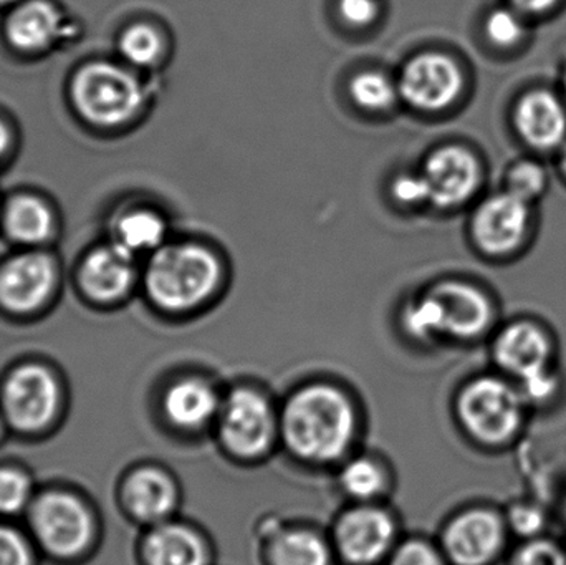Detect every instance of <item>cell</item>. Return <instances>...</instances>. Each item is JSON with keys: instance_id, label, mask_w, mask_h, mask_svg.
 I'll list each match as a JSON object with an SVG mask.
<instances>
[{"instance_id": "6da1fadb", "label": "cell", "mask_w": 566, "mask_h": 565, "mask_svg": "<svg viewBox=\"0 0 566 565\" xmlns=\"http://www.w3.org/2000/svg\"><path fill=\"white\" fill-rule=\"evenodd\" d=\"M290 447L306 460L329 461L342 457L353 437V410L335 388L316 387L300 391L285 414Z\"/></svg>"}, {"instance_id": "7a4b0ae2", "label": "cell", "mask_w": 566, "mask_h": 565, "mask_svg": "<svg viewBox=\"0 0 566 565\" xmlns=\"http://www.w3.org/2000/svg\"><path fill=\"white\" fill-rule=\"evenodd\" d=\"M221 278L218 259L198 244L158 249L146 271L149 297L171 312L198 307L216 291Z\"/></svg>"}, {"instance_id": "3957f363", "label": "cell", "mask_w": 566, "mask_h": 565, "mask_svg": "<svg viewBox=\"0 0 566 565\" xmlns=\"http://www.w3.org/2000/svg\"><path fill=\"white\" fill-rule=\"evenodd\" d=\"M73 96L82 115L102 126L122 125L143 103L135 76L109 63H92L76 75Z\"/></svg>"}, {"instance_id": "277c9868", "label": "cell", "mask_w": 566, "mask_h": 565, "mask_svg": "<svg viewBox=\"0 0 566 565\" xmlns=\"http://www.w3.org/2000/svg\"><path fill=\"white\" fill-rule=\"evenodd\" d=\"M459 415L478 440L501 444L517 433L524 408L511 385L499 378H479L461 395Z\"/></svg>"}, {"instance_id": "5b68a950", "label": "cell", "mask_w": 566, "mask_h": 565, "mask_svg": "<svg viewBox=\"0 0 566 565\" xmlns=\"http://www.w3.org/2000/svg\"><path fill=\"white\" fill-rule=\"evenodd\" d=\"M495 358L504 370L521 378L528 397H547L554 390L548 374L552 347L547 335L534 324H514L505 328L495 342Z\"/></svg>"}, {"instance_id": "8992f818", "label": "cell", "mask_w": 566, "mask_h": 565, "mask_svg": "<svg viewBox=\"0 0 566 565\" xmlns=\"http://www.w3.org/2000/svg\"><path fill=\"white\" fill-rule=\"evenodd\" d=\"M32 521L40 543L59 556L78 554L92 536L88 511L66 494L43 496L33 508Z\"/></svg>"}, {"instance_id": "52a82bcc", "label": "cell", "mask_w": 566, "mask_h": 565, "mask_svg": "<svg viewBox=\"0 0 566 565\" xmlns=\"http://www.w3.org/2000/svg\"><path fill=\"white\" fill-rule=\"evenodd\" d=\"M461 86V70L451 59L439 53H424L402 70L399 92L415 108L438 112L458 98Z\"/></svg>"}, {"instance_id": "ba28073f", "label": "cell", "mask_w": 566, "mask_h": 565, "mask_svg": "<svg viewBox=\"0 0 566 565\" xmlns=\"http://www.w3.org/2000/svg\"><path fill=\"white\" fill-rule=\"evenodd\" d=\"M59 387L45 368L29 365L20 368L7 381V415L20 430L35 431L45 427L59 408Z\"/></svg>"}, {"instance_id": "9c48e42d", "label": "cell", "mask_w": 566, "mask_h": 565, "mask_svg": "<svg viewBox=\"0 0 566 565\" xmlns=\"http://www.w3.org/2000/svg\"><path fill=\"white\" fill-rule=\"evenodd\" d=\"M226 444L239 457L264 453L274 437V417L268 401L251 390H238L224 405L221 421Z\"/></svg>"}, {"instance_id": "30bf717a", "label": "cell", "mask_w": 566, "mask_h": 565, "mask_svg": "<svg viewBox=\"0 0 566 565\" xmlns=\"http://www.w3.org/2000/svg\"><path fill=\"white\" fill-rule=\"evenodd\" d=\"M505 541L501 517L492 511H469L449 526L444 544L449 557L458 565L491 563Z\"/></svg>"}, {"instance_id": "8fae6325", "label": "cell", "mask_w": 566, "mask_h": 565, "mask_svg": "<svg viewBox=\"0 0 566 565\" xmlns=\"http://www.w3.org/2000/svg\"><path fill=\"white\" fill-rule=\"evenodd\" d=\"M429 201L439 208L461 205L478 188L479 165L474 156L458 146L438 149L424 165Z\"/></svg>"}, {"instance_id": "7c38bea8", "label": "cell", "mask_w": 566, "mask_h": 565, "mask_svg": "<svg viewBox=\"0 0 566 565\" xmlns=\"http://www.w3.org/2000/svg\"><path fill=\"white\" fill-rule=\"evenodd\" d=\"M528 222V202L512 192L494 196L478 209L472 222L475 241L491 254L517 248Z\"/></svg>"}, {"instance_id": "4fadbf2b", "label": "cell", "mask_w": 566, "mask_h": 565, "mask_svg": "<svg viewBox=\"0 0 566 565\" xmlns=\"http://www.w3.org/2000/svg\"><path fill=\"white\" fill-rule=\"evenodd\" d=\"M53 272L49 258L40 254L20 255L0 274V301L15 312L39 307L52 291Z\"/></svg>"}, {"instance_id": "5bb4252c", "label": "cell", "mask_w": 566, "mask_h": 565, "mask_svg": "<svg viewBox=\"0 0 566 565\" xmlns=\"http://www.w3.org/2000/svg\"><path fill=\"white\" fill-rule=\"evenodd\" d=\"M392 523L382 511H352L338 526V543L346 559L366 564L379 559L391 544Z\"/></svg>"}, {"instance_id": "9a60e30c", "label": "cell", "mask_w": 566, "mask_h": 565, "mask_svg": "<svg viewBox=\"0 0 566 565\" xmlns=\"http://www.w3.org/2000/svg\"><path fill=\"white\" fill-rule=\"evenodd\" d=\"M442 312V334L459 338L478 337L491 321L488 299L465 284H441L431 292Z\"/></svg>"}, {"instance_id": "2e32d148", "label": "cell", "mask_w": 566, "mask_h": 565, "mask_svg": "<svg viewBox=\"0 0 566 565\" xmlns=\"http://www.w3.org/2000/svg\"><path fill=\"white\" fill-rule=\"evenodd\" d=\"M515 123L525 142L535 148H555L566 135L564 106L548 92H532L524 96L518 103Z\"/></svg>"}, {"instance_id": "e0dca14e", "label": "cell", "mask_w": 566, "mask_h": 565, "mask_svg": "<svg viewBox=\"0 0 566 565\" xmlns=\"http://www.w3.org/2000/svg\"><path fill=\"white\" fill-rule=\"evenodd\" d=\"M133 255L119 245L99 249L83 265V285L98 301L122 297L133 282Z\"/></svg>"}, {"instance_id": "ac0fdd59", "label": "cell", "mask_w": 566, "mask_h": 565, "mask_svg": "<svg viewBox=\"0 0 566 565\" xmlns=\"http://www.w3.org/2000/svg\"><path fill=\"white\" fill-rule=\"evenodd\" d=\"M62 33L60 13L50 3H25L9 22V36L17 46L25 50L46 49Z\"/></svg>"}, {"instance_id": "d6986e66", "label": "cell", "mask_w": 566, "mask_h": 565, "mask_svg": "<svg viewBox=\"0 0 566 565\" xmlns=\"http://www.w3.org/2000/svg\"><path fill=\"white\" fill-rule=\"evenodd\" d=\"M126 501L129 510L143 521L163 520L175 506V484L161 471H139L129 478Z\"/></svg>"}, {"instance_id": "ffe728a7", "label": "cell", "mask_w": 566, "mask_h": 565, "mask_svg": "<svg viewBox=\"0 0 566 565\" xmlns=\"http://www.w3.org/2000/svg\"><path fill=\"white\" fill-rule=\"evenodd\" d=\"M165 405L172 423L182 428H198L218 410V395L206 381L185 380L168 391Z\"/></svg>"}, {"instance_id": "44dd1931", "label": "cell", "mask_w": 566, "mask_h": 565, "mask_svg": "<svg viewBox=\"0 0 566 565\" xmlns=\"http://www.w3.org/2000/svg\"><path fill=\"white\" fill-rule=\"evenodd\" d=\"M146 556L151 565H205L206 550L188 527L163 526L149 536Z\"/></svg>"}, {"instance_id": "7402d4cb", "label": "cell", "mask_w": 566, "mask_h": 565, "mask_svg": "<svg viewBox=\"0 0 566 565\" xmlns=\"http://www.w3.org/2000/svg\"><path fill=\"white\" fill-rule=\"evenodd\" d=\"M166 224L161 216L151 211H135L126 215L116 226V245L128 252L153 251L165 241Z\"/></svg>"}, {"instance_id": "603a6c76", "label": "cell", "mask_w": 566, "mask_h": 565, "mask_svg": "<svg viewBox=\"0 0 566 565\" xmlns=\"http://www.w3.org/2000/svg\"><path fill=\"white\" fill-rule=\"evenodd\" d=\"M7 229L17 241L40 242L52 231V216L42 202L23 196L10 205Z\"/></svg>"}, {"instance_id": "cb8c5ba5", "label": "cell", "mask_w": 566, "mask_h": 565, "mask_svg": "<svg viewBox=\"0 0 566 565\" xmlns=\"http://www.w3.org/2000/svg\"><path fill=\"white\" fill-rule=\"evenodd\" d=\"M277 565H328L325 544L310 533H290L275 543Z\"/></svg>"}, {"instance_id": "d4e9b609", "label": "cell", "mask_w": 566, "mask_h": 565, "mask_svg": "<svg viewBox=\"0 0 566 565\" xmlns=\"http://www.w3.org/2000/svg\"><path fill=\"white\" fill-rule=\"evenodd\" d=\"M355 103L361 108L379 112V109L389 108L395 103L396 88L388 76L378 72L359 73L353 79L349 86Z\"/></svg>"}, {"instance_id": "484cf974", "label": "cell", "mask_w": 566, "mask_h": 565, "mask_svg": "<svg viewBox=\"0 0 566 565\" xmlns=\"http://www.w3.org/2000/svg\"><path fill=\"white\" fill-rule=\"evenodd\" d=\"M123 55L136 65H151L161 56L163 39L153 27L135 25L126 30L119 43Z\"/></svg>"}, {"instance_id": "4316f807", "label": "cell", "mask_w": 566, "mask_h": 565, "mask_svg": "<svg viewBox=\"0 0 566 565\" xmlns=\"http://www.w3.org/2000/svg\"><path fill=\"white\" fill-rule=\"evenodd\" d=\"M405 325L415 337L442 334V312L438 299L429 294L406 311Z\"/></svg>"}, {"instance_id": "83f0119b", "label": "cell", "mask_w": 566, "mask_h": 565, "mask_svg": "<svg viewBox=\"0 0 566 565\" xmlns=\"http://www.w3.org/2000/svg\"><path fill=\"white\" fill-rule=\"evenodd\" d=\"M342 483L353 496L371 498L381 490L382 474L371 461L356 460L343 471Z\"/></svg>"}, {"instance_id": "f1b7e54d", "label": "cell", "mask_w": 566, "mask_h": 565, "mask_svg": "<svg viewBox=\"0 0 566 565\" xmlns=\"http://www.w3.org/2000/svg\"><path fill=\"white\" fill-rule=\"evenodd\" d=\"M545 181L547 176L541 165L534 161H522L509 172V192L528 202L542 195Z\"/></svg>"}, {"instance_id": "f546056e", "label": "cell", "mask_w": 566, "mask_h": 565, "mask_svg": "<svg viewBox=\"0 0 566 565\" xmlns=\"http://www.w3.org/2000/svg\"><path fill=\"white\" fill-rule=\"evenodd\" d=\"M30 496V483L17 471H0V511L17 513L25 506Z\"/></svg>"}, {"instance_id": "4dcf8cb0", "label": "cell", "mask_w": 566, "mask_h": 565, "mask_svg": "<svg viewBox=\"0 0 566 565\" xmlns=\"http://www.w3.org/2000/svg\"><path fill=\"white\" fill-rule=\"evenodd\" d=\"M512 565H566V556L557 544L537 540L522 546Z\"/></svg>"}, {"instance_id": "1f68e13d", "label": "cell", "mask_w": 566, "mask_h": 565, "mask_svg": "<svg viewBox=\"0 0 566 565\" xmlns=\"http://www.w3.org/2000/svg\"><path fill=\"white\" fill-rule=\"evenodd\" d=\"M485 29H488V35L491 36L492 42L499 43V45H511L522 36L521 19L511 10H494L489 15Z\"/></svg>"}, {"instance_id": "d6a6232c", "label": "cell", "mask_w": 566, "mask_h": 565, "mask_svg": "<svg viewBox=\"0 0 566 565\" xmlns=\"http://www.w3.org/2000/svg\"><path fill=\"white\" fill-rule=\"evenodd\" d=\"M392 196L402 205H421L429 201V189L422 175H402L392 185Z\"/></svg>"}, {"instance_id": "836d02e7", "label": "cell", "mask_w": 566, "mask_h": 565, "mask_svg": "<svg viewBox=\"0 0 566 565\" xmlns=\"http://www.w3.org/2000/svg\"><path fill=\"white\" fill-rule=\"evenodd\" d=\"M30 551L15 531L0 527V565H30Z\"/></svg>"}, {"instance_id": "e575fe53", "label": "cell", "mask_w": 566, "mask_h": 565, "mask_svg": "<svg viewBox=\"0 0 566 565\" xmlns=\"http://www.w3.org/2000/svg\"><path fill=\"white\" fill-rule=\"evenodd\" d=\"M338 12L352 25H368L379 12L378 0H338Z\"/></svg>"}, {"instance_id": "d590c367", "label": "cell", "mask_w": 566, "mask_h": 565, "mask_svg": "<svg viewBox=\"0 0 566 565\" xmlns=\"http://www.w3.org/2000/svg\"><path fill=\"white\" fill-rule=\"evenodd\" d=\"M392 565H444L441 557L421 543H409L396 554Z\"/></svg>"}, {"instance_id": "8d00e7d4", "label": "cell", "mask_w": 566, "mask_h": 565, "mask_svg": "<svg viewBox=\"0 0 566 565\" xmlns=\"http://www.w3.org/2000/svg\"><path fill=\"white\" fill-rule=\"evenodd\" d=\"M511 524L522 536H534L544 526V517L535 508L517 506L511 511Z\"/></svg>"}, {"instance_id": "74e56055", "label": "cell", "mask_w": 566, "mask_h": 565, "mask_svg": "<svg viewBox=\"0 0 566 565\" xmlns=\"http://www.w3.org/2000/svg\"><path fill=\"white\" fill-rule=\"evenodd\" d=\"M522 9L531 10V12H538V10L548 9L555 0H514Z\"/></svg>"}, {"instance_id": "f35d334b", "label": "cell", "mask_w": 566, "mask_h": 565, "mask_svg": "<svg viewBox=\"0 0 566 565\" xmlns=\"http://www.w3.org/2000/svg\"><path fill=\"white\" fill-rule=\"evenodd\" d=\"M7 146V132L6 128H3L2 123H0V155H2L3 149H6Z\"/></svg>"}, {"instance_id": "ab89813d", "label": "cell", "mask_w": 566, "mask_h": 565, "mask_svg": "<svg viewBox=\"0 0 566 565\" xmlns=\"http://www.w3.org/2000/svg\"><path fill=\"white\" fill-rule=\"evenodd\" d=\"M564 169L566 171V149H565V153H564Z\"/></svg>"}, {"instance_id": "60d3db41", "label": "cell", "mask_w": 566, "mask_h": 565, "mask_svg": "<svg viewBox=\"0 0 566 565\" xmlns=\"http://www.w3.org/2000/svg\"><path fill=\"white\" fill-rule=\"evenodd\" d=\"M0 2H12V0H0Z\"/></svg>"}, {"instance_id": "b9f144b4", "label": "cell", "mask_w": 566, "mask_h": 565, "mask_svg": "<svg viewBox=\"0 0 566 565\" xmlns=\"http://www.w3.org/2000/svg\"><path fill=\"white\" fill-rule=\"evenodd\" d=\"M565 85H566V63H565Z\"/></svg>"}]
</instances>
